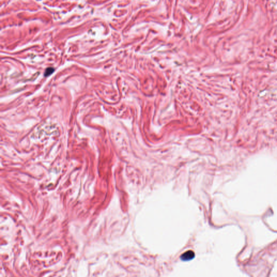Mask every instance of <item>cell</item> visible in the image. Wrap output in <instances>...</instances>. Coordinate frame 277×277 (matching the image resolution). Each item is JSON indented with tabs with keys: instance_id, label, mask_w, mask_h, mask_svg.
Returning <instances> with one entry per match:
<instances>
[{
	"instance_id": "cell-1",
	"label": "cell",
	"mask_w": 277,
	"mask_h": 277,
	"mask_svg": "<svg viewBox=\"0 0 277 277\" xmlns=\"http://www.w3.org/2000/svg\"><path fill=\"white\" fill-rule=\"evenodd\" d=\"M195 257V253L192 250H187L183 254H181L180 259L182 261H190L194 259Z\"/></svg>"
},
{
	"instance_id": "cell-2",
	"label": "cell",
	"mask_w": 277,
	"mask_h": 277,
	"mask_svg": "<svg viewBox=\"0 0 277 277\" xmlns=\"http://www.w3.org/2000/svg\"><path fill=\"white\" fill-rule=\"evenodd\" d=\"M54 71V69L52 67H50L46 69V71L45 73V75L46 76H49L50 74H52Z\"/></svg>"
}]
</instances>
